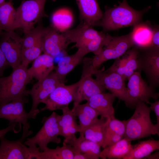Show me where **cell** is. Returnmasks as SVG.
<instances>
[{
  "instance_id": "obj_1",
  "label": "cell",
  "mask_w": 159,
  "mask_h": 159,
  "mask_svg": "<svg viewBox=\"0 0 159 159\" xmlns=\"http://www.w3.org/2000/svg\"><path fill=\"white\" fill-rule=\"evenodd\" d=\"M146 10H136L131 7L126 0L112 8L106 7L102 19L96 25L101 26L105 31L134 26L140 22Z\"/></svg>"
},
{
  "instance_id": "obj_3",
  "label": "cell",
  "mask_w": 159,
  "mask_h": 159,
  "mask_svg": "<svg viewBox=\"0 0 159 159\" xmlns=\"http://www.w3.org/2000/svg\"><path fill=\"white\" fill-rule=\"evenodd\" d=\"M135 108L132 116L126 120L124 138L130 142L153 135L154 124L151 120L149 107L145 102H140Z\"/></svg>"
},
{
  "instance_id": "obj_16",
  "label": "cell",
  "mask_w": 159,
  "mask_h": 159,
  "mask_svg": "<svg viewBox=\"0 0 159 159\" xmlns=\"http://www.w3.org/2000/svg\"><path fill=\"white\" fill-rule=\"evenodd\" d=\"M42 42L43 52L53 58L65 51L70 43L63 33L54 26L44 28Z\"/></svg>"
},
{
  "instance_id": "obj_27",
  "label": "cell",
  "mask_w": 159,
  "mask_h": 159,
  "mask_svg": "<svg viewBox=\"0 0 159 159\" xmlns=\"http://www.w3.org/2000/svg\"><path fill=\"white\" fill-rule=\"evenodd\" d=\"M110 118H97L84 131L85 137L101 147L104 142L106 126Z\"/></svg>"
},
{
  "instance_id": "obj_5",
  "label": "cell",
  "mask_w": 159,
  "mask_h": 159,
  "mask_svg": "<svg viewBox=\"0 0 159 159\" xmlns=\"http://www.w3.org/2000/svg\"><path fill=\"white\" fill-rule=\"evenodd\" d=\"M59 117V115L53 112L49 116L43 117L41 128L34 136L26 139L24 144L30 147L37 145L40 150L43 151L48 148L49 143L59 144L61 140L58 137L61 135Z\"/></svg>"
},
{
  "instance_id": "obj_15",
  "label": "cell",
  "mask_w": 159,
  "mask_h": 159,
  "mask_svg": "<svg viewBox=\"0 0 159 159\" xmlns=\"http://www.w3.org/2000/svg\"><path fill=\"white\" fill-rule=\"evenodd\" d=\"M1 34L0 47L9 65L14 69L21 63L23 39L14 30Z\"/></svg>"
},
{
  "instance_id": "obj_36",
  "label": "cell",
  "mask_w": 159,
  "mask_h": 159,
  "mask_svg": "<svg viewBox=\"0 0 159 159\" xmlns=\"http://www.w3.org/2000/svg\"><path fill=\"white\" fill-rule=\"evenodd\" d=\"M150 106L149 107L151 110L153 111L157 117V123L154 125L153 130V135H159V101L158 100L153 103H149Z\"/></svg>"
},
{
  "instance_id": "obj_30",
  "label": "cell",
  "mask_w": 159,
  "mask_h": 159,
  "mask_svg": "<svg viewBox=\"0 0 159 159\" xmlns=\"http://www.w3.org/2000/svg\"><path fill=\"white\" fill-rule=\"evenodd\" d=\"M72 147L63 142L61 147L57 146L55 148H47L40 152L39 159H73Z\"/></svg>"
},
{
  "instance_id": "obj_25",
  "label": "cell",
  "mask_w": 159,
  "mask_h": 159,
  "mask_svg": "<svg viewBox=\"0 0 159 159\" xmlns=\"http://www.w3.org/2000/svg\"><path fill=\"white\" fill-rule=\"evenodd\" d=\"M133 26V29L130 33L133 47H149L153 35V28L148 24L141 22Z\"/></svg>"
},
{
  "instance_id": "obj_9",
  "label": "cell",
  "mask_w": 159,
  "mask_h": 159,
  "mask_svg": "<svg viewBox=\"0 0 159 159\" xmlns=\"http://www.w3.org/2000/svg\"><path fill=\"white\" fill-rule=\"evenodd\" d=\"M133 46L130 32L120 36L112 37L100 53L92 58L93 67L97 69L104 62L121 57Z\"/></svg>"
},
{
  "instance_id": "obj_14",
  "label": "cell",
  "mask_w": 159,
  "mask_h": 159,
  "mask_svg": "<svg viewBox=\"0 0 159 159\" xmlns=\"http://www.w3.org/2000/svg\"><path fill=\"white\" fill-rule=\"evenodd\" d=\"M104 70V68L101 70L95 69L93 74L96 77V79L105 89L109 90L116 97L124 101L128 107L129 97L125 79L117 74L105 72Z\"/></svg>"
},
{
  "instance_id": "obj_29",
  "label": "cell",
  "mask_w": 159,
  "mask_h": 159,
  "mask_svg": "<svg viewBox=\"0 0 159 159\" xmlns=\"http://www.w3.org/2000/svg\"><path fill=\"white\" fill-rule=\"evenodd\" d=\"M16 13V10L10 1H5L0 6V34L2 30L6 32L13 30Z\"/></svg>"
},
{
  "instance_id": "obj_10",
  "label": "cell",
  "mask_w": 159,
  "mask_h": 159,
  "mask_svg": "<svg viewBox=\"0 0 159 159\" xmlns=\"http://www.w3.org/2000/svg\"><path fill=\"white\" fill-rule=\"evenodd\" d=\"M62 83L55 72H51L44 78L38 81L31 90H27V94L31 95L32 100V108L29 112L31 118L35 119L40 112L37 108L39 104Z\"/></svg>"
},
{
  "instance_id": "obj_22",
  "label": "cell",
  "mask_w": 159,
  "mask_h": 159,
  "mask_svg": "<svg viewBox=\"0 0 159 159\" xmlns=\"http://www.w3.org/2000/svg\"><path fill=\"white\" fill-rule=\"evenodd\" d=\"M86 54L82 51L78 49L75 54L61 58L55 72L61 82L64 83L67 75L82 61Z\"/></svg>"
},
{
  "instance_id": "obj_18",
  "label": "cell",
  "mask_w": 159,
  "mask_h": 159,
  "mask_svg": "<svg viewBox=\"0 0 159 159\" xmlns=\"http://www.w3.org/2000/svg\"><path fill=\"white\" fill-rule=\"evenodd\" d=\"M76 1L81 22L92 26H96L103 15L97 0H76Z\"/></svg>"
},
{
  "instance_id": "obj_4",
  "label": "cell",
  "mask_w": 159,
  "mask_h": 159,
  "mask_svg": "<svg viewBox=\"0 0 159 159\" xmlns=\"http://www.w3.org/2000/svg\"><path fill=\"white\" fill-rule=\"evenodd\" d=\"M46 1H23L16 10L13 30L21 28L25 34L33 29L35 24L45 15L44 7Z\"/></svg>"
},
{
  "instance_id": "obj_8",
  "label": "cell",
  "mask_w": 159,
  "mask_h": 159,
  "mask_svg": "<svg viewBox=\"0 0 159 159\" xmlns=\"http://www.w3.org/2000/svg\"><path fill=\"white\" fill-rule=\"evenodd\" d=\"M127 90L129 97L128 107L135 108L140 102L148 104L151 98L158 99L159 93L150 87L142 78L141 72L135 71L128 78Z\"/></svg>"
},
{
  "instance_id": "obj_7",
  "label": "cell",
  "mask_w": 159,
  "mask_h": 159,
  "mask_svg": "<svg viewBox=\"0 0 159 159\" xmlns=\"http://www.w3.org/2000/svg\"><path fill=\"white\" fill-rule=\"evenodd\" d=\"M137 47L138 55L136 71H143L149 85L155 90L159 85V49L149 47Z\"/></svg>"
},
{
  "instance_id": "obj_28",
  "label": "cell",
  "mask_w": 159,
  "mask_h": 159,
  "mask_svg": "<svg viewBox=\"0 0 159 159\" xmlns=\"http://www.w3.org/2000/svg\"><path fill=\"white\" fill-rule=\"evenodd\" d=\"M159 149V140H149L140 141L135 145L123 159L144 158L155 150Z\"/></svg>"
},
{
  "instance_id": "obj_24",
  "label": "cell",
  "mask_w": 159,
  "mask_h": 159,
  "mask_svg": "<svg viewBox=\"0 0 159 159\" xmlns=\"http://www.w3.org/2000/svg\"><path fill=\"white\" fill-rule=\"evenodd\" d=\"M80 134L78 138L71 140H64L63 142L71 146L77 152L90 155L92 159H99L101 152L100 146L86 138L83 133Z\"/></svg>"
},
{
  "instance_id": "obj_11",
  "label": "cell",
  "mask_w": 159,
  "mask_h": 159,
  "mask_svg": "<svg viewBox=\"0 0 159 159\" xmlns=\"http://www.w3.org/2000/svg\"><path fill=\"white\" fill-rule=\"evenodd\" d=\"M28 102V99L25 97L0 105V118L7 120L9 125L13 123L22 124L23 133L32 134V132L29 130L30 125L28 121L31 117L24 108V104Z\"/></svg>"
},
{
  "instance_id": "obj_12",
  "label": "cell",
  "mask_w": 159,
  "mask_h": 159,
  "mask_svg": "<svg viewBox=\"0 0 159 159\" xmlns=\"http://www.w3.org/2000/svg\"><path fill=\"white\" fill-rule=\"evenodd\" d=\"M30 135L23 134L19 139L10 141L0 138V159H35L37 148L27 147L23 141Z\"/></svg>"
},
{
  "instance_id": "obj_23",
  "label": "cell",
  "mask_w": 159,
  "mask_h": 159,
  "mask_svg": "<svg viewBox=\"0 0 159 159\" xmlns=\"http://www.w3.org/2000/svg\"><path fill=\"white\" fill-rule=\"evenodd\" d=\"M72 111L79 120L80 133H83L85 130L97 118V112L86 102L83 104L73 102Z\"/></svg>"
},
{
  "instance_id": "obj_37",
  "label": "cell",
  "mask_w": 159,
  "mask_h": 159,
  "mask_svg": "<svg viewBox=\"0 0 159 159\" xmlns=\"http://www.w3.org/2000/svg\"><path fill=\"white\" fill-rule=\"evenodd\" d=\"M124 137L123 136L117 134H111L105 139L101 147L104 148L112 145L121 140Z\"/></svg>"
},
{
  "instance_id": "obj_41",
  "label": "cell",
  "mask_w": 159,
  "mask_h": 159,
  "mask_svg": "<svg viewBox=\"0 0 159 159\" xmlns=\"http://www.w3.org/2000/svg\"><path fill=\"white\" fill-rule=\"evenodd\" d=\"M144 159H159V152L158 150L154 153L150 154L148 155L145 157Z\"/></svg>"
},
{
  "instance_id": "obj_2",
  "label": "cell",
  "mask_w": 159,
  "mask_h": 159,
  "mask_svg": "<svg viewBox=\"0 0 159 159\" xmlns=\"http://www.w3.org/2000/svg\"><path fill=\"white\" fill-rule=\"evenodd\" d=\"M27 70L21 64L9 76L0 77V106L28 95L26 87L31 80Z\"/></svg>"
},
{
  "instance_id": "obj_33",
  "label": "cell",
  "mask_w": 159,
  "mask_h": 159,
  "mask_svg": "<svg viewBox=\"0 0 159 159\" xmlns=\"http://www.w3.org/2000/svg\"><path fill=\"white\" fill-rule=\"evenodd\" d=\"M44 28L39 25L25 34L22 38L23 49L33 46L41 41Z\"/></svg>"
},
{
  "instance_id": "obj_38",
  "label": "cell",
  "mask_w": 159,
  "mask_h": 159,
  "mask_svg": "<svg viewBox=\"0 0 159 159\" xmlns=\"http://www.w3.org/2000/svg\"><path fill=\"white\" fill-rule=\"evenodd\" d=\"M153 33L149 47L159 49V29L158 25L153 28Z\"/></svg>"
},
{
  "instance_id": "obj_13",
  "label": "cell",
  "mask_w": 159,
  "mask_h": 159,
  "mask_svg": "<svg viewBox=\"0 0 159 159\" xmlns=\"http://www.w3.org/2000/svg\"><path fill=\"white\" fill-rule=\"evenodd\" d=\"M79 83L78 81L70 85L62 83L58 86L42 101L45 106L40 110V112L45 110L51 111L62 110L68 106L74 100Z\"/></svg>"
},
{
  "instance_id": "obj_32",
  "label": "cell",
  "mask_w": 159,
  "mask_h": 159,
  "mask_svg": "<svg viewBox=\"0 0 159 159\" xmlns=\"http://www.w3.org/2000/svg\"><path fill=\"white\" fill-rule=\"evenodd\" d=\"M43 52L42 38L40 42L34 45L23 49L21 64L27 67L29 64L41 54Z\"/></svg>"
},
{
  "instance_id": "obj_17",
  "label": "cell",
  "mask_w": 159,
  "mask_h": 159,
  "mask_svg": "<svg viewBox=\"0 0 159 159\" xmlns=\"http://www.w3.org/2000/svg\"><path fill=\"white\" fill-rule=\"evenodd\" d=\"M62 32L70 43H75V47L81 49L92 40L101 35L103 32L97 31L92 26L81 22L75 28L66 30Z\"/></svg>"
},
{
  "instance_id": "obj_35",
  "label": "cell",
  "mask_w": 159,
  "mask_h": 159,
  "mask_svg": "<svg viewBox=\"0 0 159 159\" xmlns=\"http://www.w3.org/2000/svg\"><path fill=\"white\" fill-rule=\"evenodd\" d=\"M122 56V57L121 58L120 57L115 59V60L111 66L106 70H104V71L107 72L117 74L122 76L125 78L124 75L125 67V61L124 57Z\"/></svg>"
},
{
  "instance_id": "obj_39",
  "label": "cell",
  "mask_w": 159,
  "mask_h": 159,
  "mask_svg": "<svg viewBox=\"0 0 159 159\" xmlns=\"http://www.w3.org/2000/svg\"><path fill=\"white\" fill-rule=\"evenodd\" d=\"M9 65L0 47V77L3 75L4 70Z\"/></svg>"
},
{
  "instance_id": "obj_40",
  "label": "cell",
  "mask_w": 159,
  "mask_h": 159,
  "mask_svg": "<svg viewBox=\"0 0 159 159\" xmlns=\"http://www.w3.org/2000/svg\"><path fill=\"white\" fill-rule=\"evenodd\" d=\"M16 125V123L12 124L9 125V126L7 127L0 130V138L2 136H4L8 132L10 131L14 130Z\"/></svg>"
},
{
  "instance_id": "obj_6",
  "label": "cell",
  "mask_w": 159,
  "mask_h": 159,
  "mask_svg": "<svg viewBox=\"0 0 159 159\" xmlns=\"http://www.w3.org/2000/svg\"><path fill=\"white\" fill-rule=\"evenodd\" d=\"M92 58H83L81 78L76 92L74 102L80 103L97 94L104 92L105 89L96 79L93 78L95 69L92 64Z\"/></svg>"
},
{
  "instance_id": "obj_34",
  "label": "cell",
  "mask_w": 159,
  "mask_h": 159,
  "mask_svg": "<svg viewBox=\"0 0 159 159\" xmlns=\"http://www.w3.org/2000/svg\"><path fill=\"white\" fill-rule=\"evenodd\" d=\"M126 124L125 120H120L115 118L114 116L111 117L106 127L104 140L112 133L117 134L124 137Z\"/></svg>"
},
{
  "instance_id": "obj_21",
  "label": "cell",
  "mask_w": 159,
  "mask_h": 159,
  "mask_svg": "<svg viewBox=\"0 0 159 159\" xmlns=\"http://www.w3.org/2000/svg\"><path fill=\"white\" fill-rule=\"evenodd\" d=\"M54 68V58L47 54H41L28 69V74L31 80L34 78L40 80L47 76Z\"/></svg>"
},
{
  "instance_id": "obj_42",
  "label": "cell",
  "mask_w": 159,
  "mask_h": 159,
  "mask_svg": "<svg viewBox=\"0 0 159 159\" xmlns=\"http://www.w3.org/2000/svg\"><path fill=\"white\" fill-rule=\"evenodd\" d=\"M5 0H0V6L5 2Z\"/></svg>"
},
{
  "instance_id": "obj_26",
  "label": "cell",
  "mask_w": 159,
  "mask_h": 159,
  "mask_svg": "<svg viewBox=\"0 0 159 159\" xmlns=\"http://www.w3.org/2000/svg\"><path fill=\"white\" fill-rule=\"evenodd\" d=\"M132 145L123 138L115 143L103 148L101 151L100 158L102 159H123L131 150Z\"/></svg>"
},
{
  "instance_id": "obj_20",
  "label": "cell",
  "mask_w": 159,
  "mask_h": 159,
  "mask_svg": "<svg viewBox=\"0 0 159 159\" xmlns=\"http://www.w3.org/2000/svg\"><path fill=\"white\" fill-rule=\"evenodd\" d=\"M62 110V114L59 115L58 120L60 135L64 137V140L74 139L77 138L76 134L80 132V126L76 120V116L69 106Z\"/></svg>"
},
{
  "instance_id": "obj_31",
  "label": "cell",
  "mask_w": 159,
  "mask_h": 159,
  "mask_svg": "<svg viewBox=\"0 0 159 159\" xmlns=\"http://www.w3.org/2000/svg\"><path fill=\"white\" fill-rule=\"evenodd\" d=\"M138 49L135 47L127 50L122 55L125 61V67L124 77L128 78L137 70L138 67Z\"/></svg>"
},
{
  "instance_id": "obj_19",
  "label": "cell",
  "mask_w": 159,
  "mask_h": 159,
  "mask_svg": "<svg viewBox=\"0 0 159 159\" xmlns=\"http://www.w3.org/2000/svg\"><path fill=\"white\" fill-rule=\"evenodd\" d=\"M112 93L102 92L88 99L86 103L96 111L101 117L110 118L114 116L113 103L116 98Z\"/></svg>"
}]
</instances>
